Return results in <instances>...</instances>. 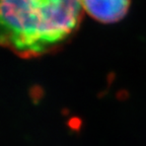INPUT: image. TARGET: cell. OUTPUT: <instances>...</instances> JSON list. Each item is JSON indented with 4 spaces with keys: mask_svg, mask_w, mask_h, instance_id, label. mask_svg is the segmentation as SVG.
<instances>
[{
    "mask_svg": "<svg viewBox=\"0 0 146 146\" xmlns=\"http://www.w3.org/2000/svg\"><path fill=\"white\" fill-rule=\"evenodd\" d=\"M83 14L82 0H0V48L25 59L57 52Z\"/></svg>",
    "mask_w": 146,
    "mask_h": 146,
    "instance_id": "1",
    "label": "cell"
},
{
    "mask_svg": "<svg viewBox=\"0 0 146 146\" xmlns=\"http://www.w3.org/2000/svg\"><path fill=\"white\" fill-rule=\"evenodd\" d=\"M84 12L102 23L122 21L131 6V0H82Z\"/></svg>",
    "mask_w": 146,
    "mask_h": 146,
    "instance_id": "2",
    "label": "cell"
}]
</instances>
